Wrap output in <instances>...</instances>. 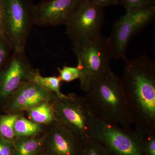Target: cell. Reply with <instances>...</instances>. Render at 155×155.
<instances>
[{"label":"cell","mask_w":155,"mask_h":155,"mask_svg":"<svg viewBox=\"0 0 155 155\" xmlns=\"http://www.w3.org/2000/svg\"><path fill=\"white\" fill-rule=\"evenodd\" d=\"M125 61L120 79L134 129L155 132V61L146 55Z\"/></svg>","instance_id":"cell-1"},{"label":"cell","mask_w":155,"mask_h":155,"mask_svg":"<svg viewBox=\"0 0 155 155\" xmlns=\"http://www.w3.org/2000/svg\"><path fill=\"white\" fill-rule=\"evenodd\" d=\"M84 97L94 116L108 124L131 130L134 123L121 79L110 68Z\"/></svg>","instance_id":"cell-2"},{"label":"cell","mask_w":155,"mask_h":155,"mask_svg":"<svg viewBox=\"0 0 155 155\" xmlns=\"http://www.w3.org/2000/svg\"><path fill=\"white\" fill-rule=\"evenodd\" d=\"M72 49L77 58L81 89L87 92L111 68L114 57L110 42L108 38L101 35L72 42Z\"/></svg>","instance_id":"cell-3"},{"label":"cell","mask_w":155,"mask_h":155,"mask_svg":"<svg viewBox=\"0 0 155 155\" xmlns=\"http://www.w3.org/2000/svg\"><path fill=\"white\" fill-rule=\"evenodd\" d=\"M33 0H0L5 17L4 35L14 51L25 52L34 24Z\"/></svg>","instance_id":"cell-4"},{"label":"cell","mask_w":155,"mask_h":155,"mask_svg":"<svg viewBox=\"0 0 155 155\" xmlns=\"http://www.w3.org/2000/svg\"><path fill=\"white\" fill-rule=\"evenodd\" d=\"M57 121L77 134L84 142L91 138L95 117L90 110L84 97L70 93L52 101Z\"/></svg>","instance_id":"cell-5"},{"label":"cell","mask_w":155,"mask_h":155,"mask_svg":"<svg viewBox=\"0 0 155 155\" xmlns=\"http://www.w3.org/2000/svg\"><path fill=\"white\" fill-rule=\"evenodd\" d=\"M155 18V6L126 11L115 22L108 38L114 59L126 61L127 50L130 41Z\"/></svg>","instance_id":"cell-6"},{"label":"cell","mask_w":155,"mask_h":155,"mask_svg":"<svg viewBox=\"0 0 155 155\" xmlns=\"http://www.w3.org/2000/svg\"><path fill=\"white\" fill-rule=\"evenodd\" d=\"M105 22L104 9L91 0H81L65 23L72 42L101 35Z\"/></svg>","instance_id":"cell-7"},{"label":"cell","mask_w":155,"mask_h":155,"mask_svg":"<svg viewBox=\"0 0 155 155\" xmlns=\"http://www.w3.org/2000/svg\"><path fill=\"white\" fill-rule=\"evenodd\" d=\"M91 137L110 155H143L134 129L127 130L95 119Z\"/></svg>","instance_id":"cell-8"},{"label":"cell","mask_w":155,"mask_h":155,"mask_svg":"<svg viewBox=\"0 0 155 155\" xmlns=\"http://www.w3.org/2000/svg\"><path fill=\"white\" fill-rule=\"evenodd\" d=\"M38 71L32 67L25 52L13 51L0 72V101L5 103L20 84L32 80Z\"/></svg>","instance_id":"cell-9"},{"label":"cell","mask_w":155,"mask_h":155,"mask_svg":"<svg viewBox=\"0 0 155 155\" xmlns=\"http://www.w3.org/2000/svg\"><path fill=\"white\" fill-rule=\"evenodd\" d=\"M85 142L58 122L47 127L42 150L49 155H82Z\"/></svg>","instance_id":"cell-10"},{"label":"cell","mask_w":155,"mask_h":155,"mask_svg":"<svg viewBox=\"0 0 155 155\" xmlns=\"http://www.w3.org/2000/svg\"><path fill=\"white\" fill-rule=\"evenodd\" d=\"M55 94L44 88L32 81L20 84L5 103L7 114L23 112L34 106L48 101H52Z\"/></svg>","instance_id":"cell-11"},{"label":"cell","mask_w":155,"mask_h":155,"mask_svg":"<svg viewBox=\"0 0 155 155\" xmlns=\"http://www.w3.org/2000/svg\"><path fill=\"white\" fill-rule=\"evenodd\" d=\"M81 1L44 0L34 7V24L43 26L65 25Z\"/></svg>","instance_id":"cell-12"},{"label":"cell","mask_w":155,"mask_h":155,"mask_svg":"<svg viewBox=\"0 0 155 155\" xmlns=\"http://www.w3.org/2000/svg\"><path fill=\"white\" fill-rule=\"evenodd\" d=\"M25 112L28 119L39 125L48 126L58 122L52 101L41 103Z\"/></svg>","instance_id":"cell-13"},{"label":"cell","mask_w":155,"mask_h":155,"mask_svg":"<svg viewBox=\"0 0 155 155\" xmlns=\"http://www.w3.org/2000/svg\"><path fill=\"white\" fill-rule=\"evenodd\" d=\"M47 126L35 123L22 114L14 123V132L16 138L36 137L45 133Z\"/></svg>","instance_id":"cell-14"},{"label":"cell","mask_w":155,"mask_h":155,"mask_svg":"<svg viewBox=\"0 0 155 155\" xmlns=\"http://www.w3.org/2000/svg\"><path fill=\"white\" fill-rule=\"evenodd\" d=\"M44 134L36 137L16 139L13 143L14 155H36L41 152Z\"/></svg>","instance_id":"cell-15"},{"label":"cell","mask_w":155,"mask_h":155,"mask_svg":"<svg viewBox=\"0 0 155 155\" xmlns=\"http://www.w3.org/2000/svg\"><path fill=\"white\" fill-rule=\"evenodd\" d=\"M23 114V112H19L0 116V137L14 143L17 139L14 132V123Z\"/></svg>","instance_id":"cell-16"},{"label":"cell","mask_w":155,"mask_h":155,"mask_svg":"<svg viewBox=\"0 0 155 155\" xmlns=\"http://www.w3.org/2000/svg\"><path fill=\"white\" fill-rule=\"evenodd\" d=\"M32 81L38 84L44 88L55 94L58 97L62 98L66 95L63 94L61 91V80L59 76L44 77L40 74L39 70L35 73L32 78Z\"/></svg>","instance_id":"cell-17"},{"label":"cell","mask_w":155,"mask_h":155,"mask_svg":"<svg viewBox=\"0 0 155 155\" xmlns=\"http://www.w3.org/2000/svg\"><path fill=\"white\" fill-rule=\"evenodd\" d=\"M59 77L61 81L69 82L79 79L80 72L77 67H72L65 66L62 68H58Z\"/></svg>","instance_id":"cell-18"},{"label":"cell","mask_w":155,"mask_h":155,"mask_svg":"<svg viewBox=\"0 0 155 155\" xmlns=\"http://www.w3.org/2000/svg\"><path fill=\"white\" fill-rule=\"evenodd\" d=\"M117 5H122L125 11L137 8L155 6V0H118Z\"/></svg>","instance_id":"cell-19"},{"label":"cell","mask_w":155,"mask_h":155,"mask_svg":"<svg viewBox=\"0 0 155 155\" xmlns=\"http://www.w3.org/2000/svg\"><path fill=\"white\" fill-rule=\"evenodd\" d=\"M14 51L11 45L4 36L0 34V70L7 61L11 52Z\"/></svg>","instance_id":"cell-20"},{"label":"cell","mask_w":155,"mask_h":155,"mask_svg":"<svg viewBox=\"0 0 155 155\" xmlns=\"http://www.w3.org/2000/svg\"><path fill=\"white\" fill-rule=\"evenodd\" d=\"M13 145L7 140L0 137V155H14Z\"/></svg>","instance_id":"cell-21"},{"label":"cell","mask_w":155,"mask_h":155,"mask_svg":"<svg viewBox=\"0 0 155 155\" xmlns=\"http://www.w3.org/2000/svg\"><path fill=\"white\" fill-rule=\"evenodd\" d=\"M97 5L104 9L107 7L117 5L118 0H91Z\"/></svg>","instance_id":"cell-22"},{"label":"cell","mask_w":155,"mask_h":155,"mask_svg":"<svg viewBox=\"0 0 155 155\" xmlns=\"http://www.w3.org/2000/svg\"><path fill=\"white\" fill-rule=\"evenodd\" d=\"M4 24L5 17L4 11L2 5L0 3V34L4 35Z\"/></svg>","instance_id":"cell-23"},{"label":"cell","mask_w":155,"mask_h":155,"mask_svg":"<svg viewBox=\"0 0 155 155\" xmlns=\"http://www.w3.org/2000/svg\"><path fill=\"white\" fill-rule=\"evenodd\" d=\"M41 152H40L39 153H38L37 154H36V155H48V154L46 153L43 152H42V153H41Z\"/></svg>","instance_id":"cell-24"}]
</instances>
